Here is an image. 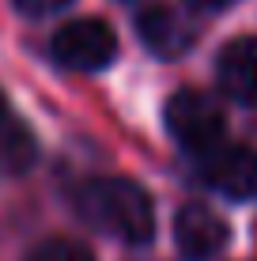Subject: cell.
<instances>
[{
  "label": "cell",
  "instance_id": "obj_2",
  "mask_svg": "<svg viewBox=\"0 0 257 261\" xmlns=\"http://www.w3.org/2000/svg\"><path fill=\"white\" fill-rule=\"evenodd\" d=\"M166 129L170 137L189 151L212 155V151L223 148L227 137V118L223 106L205 91H174L166 102Z\"/></svg>",
  "mask_w": 257,
  "mask_h": 261
},
{
  "label": "cell",
  "instance_id": "obj_3",
  "mask_svg": "<svg viewBox=\"0 0 257 261\" xmlns=\"http://www.w3.org/2000/svg\"><path fill=\"white\" fill-rule=\"evenodd\" d=\"M113 53L118 38L102 19H72L53 34V57L76 72H99L113 61Z\"/></svg>",
  "mask_w": 257,
  "mask_h": 261
},
{
  "label": "cell",
  "instance_id": "obj_11",
  "mask_svg": "<svg viewBox=\"0 0 257 261\" xmlns=\"http://www.w3.org/2000/svg\"><path fill=\"white\" fill-rule=\"evenodd\" d=\"M193 4H201V8H223V4H231V0H193Z\"/></svg>",
  "mask_w": 257,
  "mask_h": 261
},
{
  "label": "cell",
  "instance_id": "obj_8",
  "mask_svg": "<svg viewBox=\"0 0 257 261\" xmlns=\"http://www.w3.org/2000/svg\"><path fill=\"white\" fill-rule=\"evenodd\" d=\"M34 159V140L23 125H0V167L4 170H26Z\"/></svg>",
  "mask_w": 257,
  "mask_h": 261
},
{
  "label": "cell",
  "instance_id": "obj_1",
  "mask_svg": "<svg viewBox=\"0 0 257 261\" xmlns=\"http://www.w3.org/2000/svg\"><path fill=\"white\" fill-rule=\"evenodd\" d=\"M76 208L102 235L121 242H148L155 231L152 197L129 178H91L76 190Z\"/></svg>",
  "mask_w": 257,
  "mask_h": 261
},
{
  "label": "cell",
  "instance_id": "obj_10",
  "mask_svg": "<svg viewBox=\"0 0 257 261\" xmlns=\"http://www.w3.org/2000/svg\"><path fill=\"white\" fill-rule=\"evenodd\" d=\"M72 0H15V8L26 15H53V12H61V8H68Z\"/></svg>",
  "mask_w": 257,
  "mask_h": 261
},
{
  "label": "cell",
  "instance_id": "obj_7",
  "mask_svg": "<svg viewBox=\"0 0 257 261\" xmlns=\"http://www.w3.org/2000/svg\"><path fill=\"white\" fill-rule=\"evenodd\" d=\"M219 84L235 102L257 106V38H235L216 61Z\"/></svg>",
  "mask_w": 257,
  "mask_h": 261
},
{
  "label": "cell",
  "instance_id": "obj_9",
  "mask_svg": "<svg viewBox=\"0 0 257 261\" xmlns=\"http://www.w3.org/2000/svg\"><path fill=\"white\" fill-rule=\"evenodd\" d=\"M26 261H95V257L87 246H79L72 239H46L26 254Z\"/></svg>",
  "mask_w": 257,
  "mask_h": 261
},
{
  "label": "cell",
  "instance_id": "obj_4",
  "mask_svg": "<svg viewBox=\"0 0 257 261\" xmlns=\"http://www.w3.org/2000/svg\"><path fill=\"white\" fill-rule=\"evenodd\" d=\"M205 182L212 190H219L231 201H250L257 197V151L250 148H219L205 155V167H201Z\"/></svg>",
  "mask_w": 257,
  "mask_h": 261
},
{
  "label": "cell",
  "instance_id": "obj_5",
  "mask_svg": "<svg viewBox=\"0 0 257 261\" xmlns=\"http://www.w3.org/2000/svg\"><path fill=\"white\" fill-rule=\"evenodd\" d=\"M227 235H231L227 223L205 204H185L174 216V246L189 261H205L212 254H219L227 246Z\"/></svg>",
  "mask_w": 257,
  "mask_h": 261
},
{
  "label": "cell",
  "instance_id": "obj_6",
  "mask_svg": "<svg viewBox=\"0 0 257 261\" xmlns=\"http://www.w3.org/2000/svg\"><path fill=\"white\" fill-rule=\"evenodd\" d=\"M140 38L152 46L159 57H178L193 46V23L185 19L182 12H174V8L166 4H148L144 12H140Z\"/></svg>",
  "mask_w": 257,
  "mask_h": 261
},
{
  "label": "cell",
  "instance_id": "obj_12",
  "mask_svg": "<svg viewBox=\"0 0 257 261\" xmlns=\"http://www.w3.org/2000/svg\"><path fill=\"white\" fill-rule=\"evenodd\" d=\"M0 125H4V95H0Z\"/></svg>",
  "mask_w": 257,
  "mask_h": 261
}]
</instances>
